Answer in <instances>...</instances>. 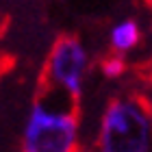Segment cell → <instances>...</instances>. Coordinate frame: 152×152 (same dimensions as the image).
<instances>
[{
	"label": "cell",
	"instance_id": "cell-4",
	"mask_svg": "<svg viewBox=\"0 0 152 152\" xmlns=\"http://www.w3.org/2000/svg\"><path fill=\"white\" fill-rule=\"evenodd\" d=\"M141 39H143V31L139 22L135 18H124L117 24H113L109 31V50L128 57L130 52L139 48Z\"/></svg>",
	"mask_w": 152,
	"mask_h": 152
},
{
	"label": "cell",
	"instance_id": "cell-7",
	"mask_svg": "<svg viewBox=\"0 0 152 152\" xmlns=\"http://www.w3.org/2000/svg\"><path fill=\"white\" fill-rule=\"evenodd\" d=\"M146 70L150 74V80H152V48H150V54H148V65H146Z\"/></svg>",
	"mask_w": 152,
	"mask_h": 152
},
{
	"label": "cell",
	"instance_id": "cell-3",
	"mask_svg": "<svg viewBox=\"0 0 152 152\" xmlns=\"http://www.w3.org/2000/svg\"><path fill=\"white\" fill-rule=\"evenodd\" d=\"M89 70L91 59L85 44L76 35H59L48 50L41 72V87L78 102L85 91Z\"/></svg>",
	"mask_w": 152,
	"mask_h": 152
},
{
	"label": "cell",
	"instance_id": "cell-5",
	"mask_svg": "<svg viewBox=\"0 0 152 152\" xmlns=\"http://www.w3.org/2000/svg\"><path fill=\"white\" fill-rule=\"evenodd\" d=\"M98 70L100 74L104 76L107 80H120L124 74L128 72V61L124 54H117V52H109L100 59L98 63Z\"/></svg>",
	"mask_w": 152,
	"mask_h": 152
},
{
	"label": "cell",
	"instance_id": "cell-2",
	"mask_svg": "<svg viewBox=\"0 0 152 152\" xmlns=\"http://www.w3.org/2000/svg\"><path fill=\"white\" fill-rule=\"evenodd\" d=\"M94 146L100 152H152V104L143 91L117 94L102 107Z\"/></svg>",
	"mask_w": 152,
	"mask_h": 152
},
{
	"label": "cell",
	"instance_id": "cell-6",
	"mask_svg": "<svg viewBox=\"0 0 152 152\" xmlns=\"http://www.w3.org/2000/svg\"><path fill=\"white\" fill-rule=\"evenodd\" d=\"M78 152H100L98 148H96L94 146V143H87V146H85V143H83V146H80V150Z\"/></svg>",
	"mask_w": 152,
	"mask_h": 152
},
{
	"label": "cell",
	"instance_id": "cell-1",
	"mask_svg": "<svg viewBox=\"0 0 152 152\" xmlns=\"http://www.w3.org/2000/svg\"><path fill=\"white\" fill-rule=\"evenodd\" d=\"M80 146L83 135L76 102L39 87L22 128L20 152H78Z\"/></svg>",
	"mask_w": 152,
	"mask_h": 152
},
{
	"label": "cell",
	"instance_id": "cell-8",
	"mask_svg": "<svg viewBox=\"0 0 152 152\" xmlns=\"http://www.w3.org/2000/svg\"><path fill=\"white\" fill-rule=\"evenodd\" d=\"M143 94L148 96V100H150V104H152V80H150V85H148V89H146Z\"/></svg>",
	"mask_w": 152,
	"mask_h": 152
}]
</instances>
